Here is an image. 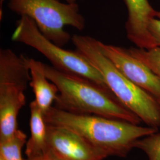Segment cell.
Segmentation results:
<instances>
[{
    "label": "cell",
    "instance_id": "cell-1",
    "mask_svg": "<svg viewBox=\"0 0 160 160\" xmlns=\"http://www.w3.org/2000/svg\"><path fill=\"white\" fill-rule=\"evenodd\" d=\"M46 123L74 132L110 156L126 157L136 141L158 129L94 114H76L52 106Z\"/></svg>",
    "mask_w": 160,
    "mask_h": 160
},
{
    "label": "cell",
    "instance_id": "cell-2",
    "mask_svg": "<svg viewBox=\"0 0 160 160\" xmlns=\"http://www.w3.org/2000/svg\"><path fill=\"white\" fill-rule=\"evenodd\" d=\"M48 78L58 94L55 107L76 114H94L133 124L142 122L109 90L77 75L63 72L44 63Z\"/></svg>",
    "mask_w": 160,
    "mask_h": 160
},
{
    "label": "cell",
    "instance_id": "cell-3",
    "mask_svg": "<svg viewBox=\"0 0 160 160\" xmlns=\"http://www.w3.org/2000/svg\"><path fill=\"white\" fill-rule=\"evenodd\" d=\"M76 49L99 71L106 85L126 108L146 126L160 128V99L137 86L117 68L101 51L99 40L87 35L74 34Z\"/></svg>",
    "mask_w": 160,
    "mask_h": 160
},
{
    "label": "cell",
    "instance_id": "cell-4",
    "mask_svg": "<svg viewBox=\"0 0 160 160\" xmlns=\"http://www.w3.org/2000/svg\"><path fill=\"white\" fill-rule=\"evenodd\" d=\"M30 81L28 57L9 48L0 50V141L12 137L17 118L26 104L24 92Z\"/></svg>",
    "mask_w": 160,
    "mask_h": 160
},
{
    "label": "cell",
    "instance_id": "cell-5",
    "mask_svg": "<svg viewBox=\"0 0 160 160\" xmlns=\"http://www.w3.org/2000/svg\"><path fill=\"white\" fill-rule=\"evenodd\" d=\"M8 7L20 16L32 18L48 39L61 47L65 46L72 36L65 28L71 26L80 31L85 29L86 20L77 3L58 0H8Z\"/></svg>",
    "mask_w": 160,
    "mask_h": 160
},
{
    "label": "cell",
    "instance_id": "cell-6",
    "mask_svg": "<svg viewBox=\"0 0 160 160\" xmlns=\"http://www.w3.org/2000/svg\"><path fill=\"white\" fill-rule=\"evenodd\" d=\"M12 40L39 52L58 70L84 77L110 91L99 71L85 57L77 51L64 49L48 39L30 17L22 16L17 20Z\"/></svg>",
    "mask_w": 160,
    "mask_h": 160
},
{
    "label": "cell",
    "instance_id": "cell-7",
    "mask_svg": "<svg viewBox=\"0 0 160 160\" xmlns=\"http://www.w3.org/2000/svg\"><path fill=\"white\" fill-rule=\"evenodd\" d=\"M103 54L128 79L160 99V80L148 67L133 57L128 49L99 42Z\"/></svg>",
    "mask_w": 160,
    "mask_h": 160
},
{
    "label": "cell",
    "instance_id": "cell-8",
    "mask_svg": "<svg viewBox=\"0 0 160 160\" xmlns=\"http://www.w3.org/2000/svg\"><path fill=\"white\" fill-rule=\"evenodd\" d=\"M47 143L61 160H103L108 157L74 132L61 126L47 124Z\"/></svg>",
    "mask_w": 160,
    "mask_h": 160
},
{
    "label": "cell",
    "instance_id": "cell-9",
    "mask_svg": "<svg viewBox=\"0 0 160 160\" xmlns=\"http://www.w3.org/2000/svg\"><path fill=\"white\" fill-rule=\"evenodd\" d=\"M128 10L125 30L128 39L138 48L151 49L157 47L150 33L151 21L157 16L148 0H125Z\"/></svg>",
    "mask_w": 160,
    "mask_h": 160
},
{
    "label": "cell",
    "instance_id": "cell-10",
    "mask_svg": "<svg viewBox=\"0 0 160 160\" xmlns=\"http://www.w3.org/2000/svg\"><path fill=\"white\" fill-rule=\"evenodd\" d=\"M28 63L30 74L29 86L34 92V100L45 114L51 109L52 103L55 102L58 94V89L46 77L44 63L29 57Z\"/></svg>",
    "mask_w": 160,
    "mask_h": 160
},
{
    "label": "cell",
    "instance_id": "cell-11",
    "mask_svg": "<svg viewBox=\"0 0 160 160\" xmlns=\"http://www.w3.org/2000/svg\"><path fill=\"white\" fill-rule=\"evenodd\" d=\"M30 137L26 142L25 154L32 158L45 153L48 150L47 124L39 107L35 100L30 103Z\"/></svg>",
    "mask_w": 160,
    "mask_h": 160
},
{
    "label": "cell",
    "instance_id": "cell-12",
    "mask_svg": "<svg viewBox=\"0 0 160 160\" xmlns=\"http://www.w3.org/2000/svg\"><path fill=\"white\" fill-rule=\"evenodd\" d=\"M26 135L18 129L12 137L0 141V157L4 160H24L22 149L26 143Z\"/></svg>",
    "mask_w": 160,
    "mask_h": 160
},
{
    "label": "cell",
    "instance_id": "cell-13",
    "mask_svg": "<svg viewBox=\"0 0 160 160\" xmlns=\"http://www.w3.org/2000/svg\"><path fill=\"white\" fill-rule=\"evenodd\" d=\"M128 50L133 57L152 70L160 80V47L151 49L130 48Z\"/></svg>",
    "mask_w": 160,
    "mask_h": 160
},
{
    "label": "cell",
    "instance_id": "cell-14",
    "mask_svg": "<svg viewBox=\"0 0 160 160\" xmlns=\"http://www.w3.org/2000/svg\"><path fill=\"white\" fill-rule=\"evenodd\" d=\"M134 148L140 149L148 160H160V133L155 132L140 138L134 145Z\"/></svg>",
    "mask_w": 160,
    "mask_h": 160
},
{
    "label": "cell",
    "instance_id": "cell-15",
    "mask_svg": "<svg viewBox=\"0 0 160 160\" xmlns=\"http://www.w3.org/2000/svg\"><path fill=\"white\" fill-rule=\"evenodd\" d=\"M149 29L157 47H160V19L154 18L150 22Z\"/></svg>",
    "mask_w": 160,
    "mask_h": 160
},
{
    "label": "cell",
    "instance_id": "cell-16",
    "mask_svg": "<svg viewBox=\"0 0 160 160\" xmlns=\"http://www.w3.org/2000/svg\"><path fill=\"white\" fill-rule=\"evenodd\" d=\"M24 160H61L58 156L55 154L50 149L45 153L36 156L32 158H27V159Z\"/></svg>",
    "mask_w": 160,
    "mask_h": 160
},
{
    "label": "cell",
    "instance_id": "cell-17",
    "mask_svg": "<svg viewBox=\"0 0 160 160\" xmlns=\"http://www.w3.org/2000/svg\"><path fill=\"white\" fill-rule=\"evenodd\" d=\"M78 1H82V0H65V2L68 3H77Z\"/></svg>",
    "mask_w": 160,
    "mask_h": 160
},
{
    "label": "cell",
    "instance_id": "cell-18",
    "mask_svg": "<svg viewBox=\"0 0 160 160\" xmlns=\"http://www.w3.org/2000/svg\"><path fill=\"white\" fill-rule=\"evenodd\" d=\"M156 17L160 19V12H157V16H156Z\"/></svg>",
    "mask_w": 160,
    "mask_h": 160
},
{
    "label": "cell",
    "instance_id": "cell-19",
    "mask_svg": "<svg viewBox=\"0 0 160 160\" xmlns=\"http://www.w3.org/2000/svg\"><path fill=\"white\" fill-rule=\"evenodd\" d=\"M4 0H0V4H1V6H2V4L4 2Z\"/></svg>",
    "mask_w": 160,
    "mask_h": 160
},
{
    "label": "cell",
    "instance_id": "cell-20",
    "mask_svg": "<svg viewBox=\"0 0 160 160\" xmlns=\"http://www.w3.org/2000/svg\"><path fill=\"white\" fill-rule=\"evenodd\" d=\"M0 160H3V158H1V157H0Z\"/></svg>",
    "mask_w": 160,
    "mask_h": 160
}]
</instances>
